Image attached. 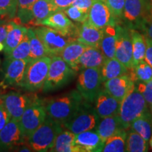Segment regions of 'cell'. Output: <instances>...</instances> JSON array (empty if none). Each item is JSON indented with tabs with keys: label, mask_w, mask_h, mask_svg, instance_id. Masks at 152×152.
I'll use <instances>...</instances> for the list:
<instances>
[{
	"label": "cell",
	"mask_w": 152,
	"mask_h": 152,
	"mask_svg": "<svg viewBox=\"0 0 152 152\" xmlns=\"http://www.w3.org/2000/svg\"><path fill=\"white\" fill-rule=\"evenodd\" d=\"M115 19L122 18L125 0H105Z\"/></svg>",
	"instance_id": "ab89813d"
},
{
	"label": "cell",
	"mask_w": 152,
	"mask_h": 152,
	"mask_svg": "<svg viewBox=\"0 0 152 152\" xmlns=\"http://www.w3.org/2000/svg\"><path fill=\"white\" fill-rule=\"evenodd\" d=\"M135 85L150 107L152 106V80L146 82H136Z\"/></svg>",
	"instance_id": "f35d334b"
},
{
	"label": "cell",
	"mask_w": 152,
	"mask_h": 152,
	"mask_svg": "<svg viewBox=\"0 0 152 152\" xmlns=\"http://www.w3.org/2000/svg\"><path fill=\"white\" fill-rule=\"evenodd\" d=\"M3 104L10 114L11 118L19 121L26 109L33 104L38 97L37 95L30 93H21L11 91L1 95Z\"/></svg>",
	"instance_id": "30bf717a"
},
{
	"label": "cell",
	"mask_w": 152,
	"mask_h": 152,
	"mask_svg": "<svg viewBox=\"0 0 152 152\" xmlns=\"http://www.w3.org/2000/svg\"><path fill=\"white\" fill-rule=\"evenodd\" d=\"M58 11H64L73 4L75 0H52Z\"/></svg>",
	"instance_id": "f6af8a7d"
},
{
	"label": "cell",
	"mask_w": 152,
	"mask_h": 152,
	"mask_svg": "<svg viewBox=\"0 0 152 152\" xmlns=\"http://www.w3.org/2000/svg\"><path fill=\"white\" fill-rule=\"evenodd\" d=\"M75 71L70 67L59 55L52 57L46 80L42 88L45 93L61 88L73 79Z\"/></svg>",
	"instance_id": "5b68a950"
},
{
	"label": "cell",
	"mask_w": 152,
	"mask_h": 152,
	"mask_svg": "<svg viewBox=\"0 0 152 152\" xmlns=\"http://www.w3.org/2000/svg\"><path fill=\"white\" fill-rule=\"evenodd\" d=\"M137 28L142 30L144 37L152 39V8L151 7Z\"/></svg>",
	"instance_id": "74e56055"
},
{
	"label": "cell",
	"mask_w": 152,
	"mask_h": 152,
	"mask_svg": "<svg viewBox=\"0 0 152 152\" xmlns=\"http://www.w3.org/2000/svg\"><path fill=\"white\" fill-rule=\"evenodd\" d=\"M100 118L94 107L90 103L85 101L73 118L63 125L64 128L75 134L94 130L99 123Z\"/></svg>",
	"instance_id": "52a82bcc"
},
{
	"label": "cell",
	"mask_w": 152,
	"mask_h": 152,
	"mask_svg": "<svg viewBox=\"0 0 152 152\" xmlns=\"http://www.w3.org/2000/svg\"><path fill=\"white\" fill-rule=\"evenodd\" d=\"M134 85V82L129 73L104 82V90L121 102Z\"/></svg>",
	"instance_id": "ac0fdd59"
},
{
	"label": "cell",
	"mask_w": 152,
	"mask_h": 152,
	"mask_svg": "<svg viewBox=\"0 0 152 152\" xmlns=\"http://www.w3.org/2000/svg\"><path fill=\"white\" fill-rule=\"evenodd\" d=\"M130 128L149 142L152 134V113L148 111L142 114L131 123Z\"/></svg>",
	"instance_id": "f546056e"
},
{
	"label": "cell",
	"mask_w": 152,
	"mask_h": 152,
	"mask_svg": "<svg viewBox=\"0 0 152 152\" xmlns=\"http://www.w3.org/2000/svg\"><path fill=\"white\" fill-rule=\"evenodd\" d=\"M47 116L45 101L38 98L28 106L19 121L22 132L27 137L42 124Z\"/></svg>",
	"instance_id": "9c48e42d"
},
{
	"label": "cell",
	"mask_w": 152,
	"mask_h": 152,
	"mask_svg": "<svg viewBox=\"0 0 152 152\" xmlns=\"http://www.w3.org/2000/svg\"><path fill=\"white\" fill-rule=\"evenodd\" d=\"M85 101L77 90L54 96L45 102L47 115L64 125L73 118Z\"/></svg>",
	"instance_id": "6da1fadb"
},
{
	"label": "cell",
	"mask_w": 152,
	"mask_h": 152,
	"mask_svg": "<svg viewBox=\"0 0 152 152\" xmlns=\"http://www.w3.org/2000/svg\"><path fill=\"white\" fill-rule=\"evenodd\" d=\"M30 56V43L28 33L23 39L19 45L11 52L10 54L6 57V60L15 59H27Z\"/></svg>",
	"instance_id": "e575fe53"
},
{
	"label": "cell",
	"mask_w": 152,
	"mask_h": 152,
	"mask_svg": "<svg viewBox=\"0 0 152 152\" xmlns=\"http://www.w3.org/2000/svg\"><path fill=\"white\" fill-rule=\"evenodd\" d=\"M148 111V104L134 83V86L121 102L118 117L123 128L128 130L134 120Z\"/></svg>",
	"instance_id": "3957f363"
},
{
	"label": "cell",
	"mask_w": 152,
	"mask_h": 152,
	"mask_svg": "<svg viewBox=\"0 0 152 152\" xmlns=\"http://www.w3.org/2000/svg\"><path fill=\"white\" fill-rule=\"evenodd\" d=\"M28 139L20 128L19 121L11 118L0 131V151L17 149L28 142Z\"/></svg>",
	"instance_id": "8fae6325"
},
{
	"label": "cell",
	"mask_w": 152,
	"mask_h": 152,
	"mask_svg": "<svg viewBox=\"0 0 152 152\" xmlns=\"http://www.w3.org/2000/svg\"><path fill=\"white\" fill-rule=\"evenodd\" d=\"M130 30L132 44L133 68H134V66H135L140 61L144 60L147 44H146V38L143 34L140 33L134 29Z\"/></svg>",
	"instance_id": "f1b7e54d"
},
{
	"label": "cell",
	"mask_w": 152,
	"mask_h": 152,
	"mask_svg": "<svg viewBox=\"0 0 152 152\" xmlns=\"http://www.w3.org/2000/svg\"><path fill=\"white\" fill-rule=\"evenodd\" d=\"M5 22H7V20H4V19H3V18H1V16H0V25L2 24V23H5Z\"/></svg>",
	"instance_id": "c3c4849f"
},
{
	"label": "cell",
	"mask_w": 152,
	"mask_h": 152,
	"mask_svg": "<svg viewBox=\"0 0 152 152\" xmlns=\"http://www.w3.org/2000/svg\"><path fill=\"white\" fill-rule=\"evenodd\" d=\"M63 128L62 124L47 115L42 124L28 137V142L32 151H50L54 147L58 134L64 130Z\"/></svg>",
	"instance_id": "7a4b0ae2"
},
{
	"label": "cell",
	"mask_w": 152,
	"mask_h": 152,
	"mask_svg": "<svg viewBox=\"0 0 152 152\" xmlns=\"http://www.w3.org/2000/svg\"><path fill=\"white\" fill-rule=\"evenodd\" d=\"M64 11L68 18L73 21L82 23L86 21L88 18V13L84 12L75 6H70L68 8L64 9Z\"/></svg>",
	"instance_id": "8d00e7d4"
},
{
	"label": "cell",
	"mask_w": 152,
	"mask_h": 152,
	"mask_svg": "<svg viewBox=\"0 0 152 152\" xmlns=\"http://www.w3.org/2000/svg\"><path fill=\"white\" fill-rule=\"evenodd\" d=\"M151 111H152V106H151Z\"/></svg>",
	"instance_id": "f5cc1de1"
},
{
	"label": "cell",
	"mask_w": 152,
	"mask_h": 152,
	"mask_svg": "<svg viewBox=\"0 0 152 152\" xmlns=\"http://www.w3.org/2000/svg\"><path fill=\"white\" fill-rule=\"evenodd\" d=\"M129 74L134 83L136 82H148L152 80V68L143 60L134 68L129 70Z\"/></svg>",
	"instance_id": "836d02e7"
},
{
	"label": "cell",
	"mask_w": 152,
	"mask_h": 152,
	"mask_svg": "<svg viewBox=\"0 0 152 152\" xmlns=\"http://www.w3.org/2000/svg\"><path fill=\"white\" fill-rule=\"evenodd\" d=\"M149 150L148 142L135 131L131 130L127 135L126 151L146 152Z\"/></svg>",
	"instance_id": "1f68e13d"
},
{
	"label": "cell",
	"mask_w": 152,
	"mask_h": 152,
	"mask_svg": "<svg viewBox=\"0 0 152 152\" xmlns=\"http://www.w3.org/2000/svg\"><path fill=\"white\" fill-rule=\"evenodd\" d=\"M149 145H150V147H151V148L152 149V134H151V137H150V139H149Z\"/></svg>",
	"instance_id": "681fc988"
},
{
	"label": "cell",
	"mask_w": 152,
	"mask_h": 152,
	"mask_svg": "<svg viewBox=\"0 0 152 152\" xmlns=\"http://www.w3.org/2000/svg\"><path fill=\"white\" fill-rule=\"evenodd\" d=\"M33 26H40L44 19L58 11L52 0H38L30 8Z\"/></svg>",
	"instance_id": "d4e9b609"
},
{
	"label": "cell",
	"mask_w": 152,
	"mask_h": 152,
	"mask_svg": "<svg viewBox=\"0 0 152 152\" xmlns=\"http://www.w3.org/2000/svg\"><path fill=\"white\" fill-rule=\"evenodd\" d=\"M15 23L14 20H11L9 22H5L0 25V42H4L9 32L14 28Z\"/></svg>",
	"instance_id": "60d3db41"
},
{
	"label": "cell",
	"mask_w": 152,
	"mask_h": 152,
	"mask_svg": "<svg viewBox=\"0 0 152 152\" xmlns=\"http://www.w3.org/2000/svg\"><path fill=\"white\" fill-rule=\"evenodd\" d=\"M128 133L125 130L120 131L104 142L102 151L104 152H123L126 151V140Z\"/></svg>",
	"instance_id": "4dcf8cb0"
},
{
	"label": "cell",
	"mask_w": 152,
	"mask_h": 152,
	"mask_svg": "<svg viewBox=\"0 0 152 152\" xmlns=\"http://www.w3.org/2000/svg\"><path fill=\"white\" fill-rule=\"evenodd\" d=\"M28 61V58L6 60L4 64V77L1 83V87L3 88L19 87L23 79Z\"/></svg>",
	"instance_id": "4fadbf2b"
},
{
	"label": "cell",
	"mask_w": 152,
	"mask_h": 152,
	"mask_svg": "<svg viewBox=\"0 0 152 152\" xmlns=\"http://www.w3.org/2000/svg\"><path fill=\"white\" fill-rule=\"evenodd\" d=\"M75 134L68 130H63L58 134L51 151L79 152L75 144Z\"/></svg>",
	"instance_id": "4316f807"
},
{
	"label": "cell",
	"mask_w": 152,
	"mask_h": 152,
	"mask_svg": "<svg viewBox=\"0 0 152 152\" xmlns=\"http://www.w3.org/2000/svg\"><path fill=\"white\" fill-rule=\"evenodd\" d=\"M102 82L128 74L129 70L115 57L107 58L100 68Z\"/></svg>",
	"instance_id": "484cf974"
},
{
	"label": "cell",
	"mask_w": 152,
	"mask_h": 152,
	"mask_svg": "<svg viewBox=\"0 0 152 152\" xmlns=\"http://www.w3.org/2000/svg\"><path fill=\"white\" fill-rule=\"evenodd\" d=\"M17 9V0H0V16L4 20L15 18Z\"/></svg>",
	"instance_id": "d590c367"
},
{
	"label": "cell",
	"mask_w": 152,
	"mask_h": 152,
	"mask_svg": "<svg viewBox=\"0 0 152 152\" xmlns=\"http://www.w3.org/2000/svg\"><path fill=\"white\" fill-rule=\"evenodd\" d=\"M75 144L79 152H100L104 146V142L94 130L75 134Z\"/></svg>",
	"instance_id": "d6986e66"
},
{
	"label": "cell",
	"mask_w": 152,
	"mask_h": 152,
	"mask_svg": "<svg viewBox=\"0 0 152 152\" xmlns=\"http://www.w3.org/2000/svg\"><path fill=\"white\" fill-rule=\"evenodd\" d=\"M102 37L103 29L94 27L89 23L87 20L82 23L80 26L77 27L76 40L85 44L87 46L99 48Z\"/></svg>",
	"instance_id": "ffe728a7"
},
{
	"label": "cell",
	"mask_w": 152,
	"mask_h": 152,
	"mask_svg": "<svg viewBox=\"0 0 152 152\" xmlns=\"http://www.w3.org/2000/svg\"><path fill=\"white\" fill-rule=\"evenodd\" d=\"M102 83L100 68H86L80 71L76 87L83 98L92 104L102 90Z\"/></svg>",
	"instance_id": "ba28073f"
},
{
	"label": "cell",
	"mask_w": 152,
	"mask_h": 152,
	"mask_svg": "<svg viewBox=\"0 0 152 152\" xmlns=\"http://www.w3.org/2000/svg\"><path fill=\"white\" fill-rule=\"evenodd\" d=\"M4 45L2 44V42H0V52H1V51L2 50H4Z\"/></svg>",
	"instance_id": "7dc6e473"
},
{
	"label": "cell",
	"mask_w": 152,
	"mask_h": 152,
	"mask_svg": "<svg viewBox=\"0 0 152 152\" xmlns=\"http://www.w3.org/2000/svg\"><path fill=\"white\" fill-rule=\"evenodd\" d=\"M40 26L52 28L65 35L73 36L76 39L77 27L73 23L64 11H55L47 18L44 19L40 23Z\"/></svg>",
	"instance_id": "2e32d148"
},
{
	"label": "cell",
	"mask_w": 152,
	"mask_h": 152,
	"mask_svg": "<svg viewBox=\"0 0 152 152\" xmlns=\"http://www.w3.org/2000/svg\"><path fill=\"white\" fill-rule=\"evenodd\" d=\"M28 33V28L25 26L15 23L14 28L9 32L4 42V52L6 56L10 54L18 45L21 42Z\"/></svg>",
	"instance_id": "83f0119b"
},
{
	"label": "cell",
	"mask_w": 152,
	"mask_h": 152,
	"mask_svg": "<svg viewBox=\"0 0 152 152\" xmlns=\"http://www.w3.org/2000/svg\"><path fill=\"white\" fill-rule=\"evenodd\" d=\"M150 9L148 0H125L122 18L133 28H137Z\"/></svg>",
	"instance_id": "5bb4252c"
},
{
	"label": "cell",
	"mask_w": 152,
	"mask_h": 152,
	"mask_svg": "<svg viewBox=\"0 0 152 152\" xmlns=\"http://www.w3.org/2000/svg\"><path fill=\"white\" fill-rule=\"evenodd\" d=\"M3 104V100H2V98H1V94H0V104Z\"/></svg>",
	"instance_id": "f907efd6"
},
{
	"label": "cell",
	"mask_w": 152,
	"mask_h": 152,
	"mask_svg": "<svg viewBox=\"0 0 152 152\" xmlns=\"http://www.w3.org/2000/svg\"><path fill=\"white\" fill-rule=\"evenodd\" d=\"M149 1V4L150 5V7H151V8H152V0H148Z\"/></svg>",
	"instance_id": "816d5d0a"
},
{
	"label": "cell",
	"mask_w": 152,
	"mask_h": 152,
	"mask_svg": "<svg viewBox=\"0 0 152 152\" xmlns=\"http://www.w3.org/2000/svg\"><path fill=\"white\" fill-rule=\"evenodd\" d=\"M86 45L73 40L66 46L60 53L59 56L75 72H77V64L79 58L87 48Z\"/></svg>",
	"instance_id": "603a6c76"
},
{
	"label": "cell",
	"mask_w": 152,
	"mask_h": 152,
	"mask_svg": "<svg viewBox=\"0 0 152 152\" xmlns=\"http://www.w3.org/2000/svg\"><path fill=\"white\" fill-rule=\"evenodd\" d=\"M51 61L52 58L49 56L29 61L19 87L28 92L41 90L47 79Z\"/></svg>",
	"instance_id": "277c9868"
},
{
	"label": "cell",
	"mask_w": 152,
	"mask_h": 152,
	"mask_svg": "<svg viewBox=\"0 0 152 152\" xmlns=\"http://www.w3.org/2000/svg\"><path fill=\"white\" fill-rule=\"evenodd\" d=\"M106 58L99 48L87 47L79 58L77 71L91 68H101L105 61Z\"/></svg>",
	"instance_id": "7402d4cb"
},
{
	"label": "cell",
	"mask_w": 152,
	"mask_h": 152,
	"mask_svg": "<svg viewBox=\"0 0 152 152\" xmlns=\"http://www.w3.org/2000/svg\"><path fill=\"white\" fill-rule=\"evenodd\" d=\"M28 35L30 43V56L28 58V61L48 56L45 46L35 35L33 28H28Z\"/></svg>",
	"instance_id": "d6a6232c"
},
{
	"label": "cell",
	"mask_w": 152,
	"mask_h": 152,
	"mask_svg": "<svg viewBox=\"0 0 152 152\" xmlns=\"http://www.w3.org/2000/svg\"><path fill=\"white\" fill-rule=\"evenodd\" d=\"M94 1V0H75L72 5L77 7L84 12L88 13Z\"/></svg>",
	"instance_id": "7bdbcfd3"
},
{
	"label": "cell",
	"mask_w": 152,
	"mask_h": 152,
	"mask_svg": "<svg viewBox=\"0 0 152 152\" xmlns=\"http://www.w3.org/2000/svg\"><path fill=\"white\" fill-rule=\"evenodd\" d=\"M37 1L38 0H17V11L30 9Z\"/></svg>",
	"instance_id": "bcb514c9"
},
{
	"label": "cell",
	"mask_w": 152,
	"mask_h": 152,
	"mask_svg": "<svg viewBox=\"0 0 152 152\" xmlns=\"http://www.w3.org/2000/svg\"><path fill=\"white\" fill-rule=\"evenodd\" d=\"M118 33V25L110 24L103 29V37L100 43V49L106 59L115 57V45Z\"/></svg>",
	"instance_id": "44dd1931"
},
{
	"label": "cell",
	"mask_w": 152,
	"mask_h": 152,
	"mask_svg": "<svg viewBox=\"0 0 152 152\" xmlns=\"http://www.w3.org/2000/svg\"><path fill=\"white\" fill-rule=\"evenodd\" d=\"M115 58L122 63L128 70H131L133 68L132 44L130 30L119 25Z\"/></svg>",
	"instance_id": "7c38bea8"
},
{
	"label": "cell",
	"mask_w": 152,
	"mask_h": 152,
	"mask_svg": "<svg viewBox=\"0 0 152 152\" xmlns=\"http://www.w3.org/2000/svg\"><path fill=\"white\" fill-rule=\"evenodd\" d=\"M33 29L45 46L47 55L51 57L59 55L66 45L76 40L73 36L65 35L47 26H39Z\"/></svg>",
	"instance_id": "8992f818"
},
{
	"label": "cell",
	"mask_w": 152,
	"mask_h": 152,
	"mask_svg": "<svg viewBox=\"0 0 152 152\" xmlns=\"http://www.w3.org/2000/svg\"><path fill=\"white\" fill-rule=\"evenodd\" d=\"M11 118L10 114L6 109L3 104H0V131L5 126Z\"/></svg>",
	"instance_id": "b9f144b4"
},
{
	"label": "cell",
	"mask_w": 152,
	"mask_h": 152,
	"mask_svg": "<svg viewBox=\"0 0 152 152\" xmlns=\"http://www.w3.org/2000/svg\"><path fill=\"white\" fill-rule=\"evenodd\" d=\"M87 21L99 29H104L109 25L115 23L111 10L103 0H94L88 11Z\"/></svg>",
	"instance_id": "9a60e30c"
},
{
	"label": "cell",
	"mask_w": 152,
	"mask_h": 152,
	"mask_svg": "<svg viewBox=\"0 0 152 152\" xmlns=\"http://www.w3.org/2000/svg\"><path fill=\"white\" fill-rule=\"evenodd\" d=\"M103 1H105V0H103Z\"/></svg>",
	"instance_id": "db71d44e"
},
{
	"label": "cell",
	"mask_w": 152,
	"mask_h": 152,
	"mask_svg": "<svg viewBox=\"0 0 152 152\" xmlns=\"http://www.w3.org/2000/svg\"><path fill=\"white\" fill-rule=\"evenodd\" d=\"M94 109L100 118L118 115L121 102L102 89L95 99Z\"/></svg>",
	"instance_id": "e0dca14e"
},
{
	"label": "cell",
	"mask_w": 152,
	"mask_h": 152,
	"mask_svg": "<svg viewBox=\"0 0 152 152\" xmlns=\"http://www.w3.org/2000/svg\"><path fill=\"white\" fill-rule=\"evenodd\" d=\"M125 130L121 125L118 115L101 118L96 128V131L103 141L111 137L120 131Z\"/></svg>",
	"instance_id": "cb8c5ba5"
},
{
	"label": "cell",
	"mask_w": 152,
	"mask_h": 152,
	"mask_svg": "<svg viewBox=\"0 0 152 152\" xmlns=\"http://www.w3.org/2000/svg\"><path fill=\"white\" fill-rule=\"evenodd\" d=\"M146 38V44H147V49H146L145 56L144 61L147 63L152 68V39Z\"/></svg>",
	"instance_id": "ee69618b"
}]
</instances>
